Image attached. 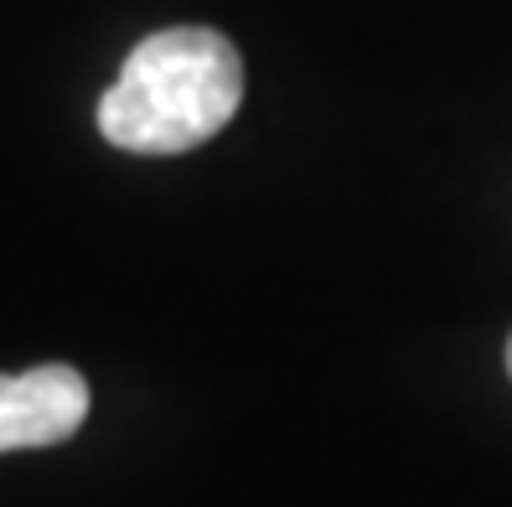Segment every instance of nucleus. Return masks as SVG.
I'll use <instances>...</instances> for the list:
<instances>
[{"label":"nucleus","mask_w":512,"mask_h":507,"mask_svg":"<svg viewBox=\"0 0 512 507\" xmlns=\"http://www.w3.org/2000/svg\"><path fill=\"white\" fill-rule=\"evenodd\" d=\"M244 104V57L213 26H166L130 47L99 99V135L130 156H182Z\"/></svg>","instance_id":"1"},{"label":"nucleus","mask_w":512,"mask_h":507,"mask_svg":"<svg viewBox=\"0 0 512 507\" xmlns=\"http://www.w3.org/2000/svg\"><path fill=\"white\" fill-rule=\"evenodd\" d=\"M88 420V383L68 363L0 373V456L63 445Z\"/></svg>","instance_id":"2"},{"label":"nucleus","mask_w":512,"mask_h":507,"mask_svg":"<svg viewBox=\"0 0 512 507\" xmlns=\"http://www.w3.org/2000/svg\"><path fill=\"white\" fill-rule=\"evenodd\" d=\"M507 373H512V342H507Z\"/></svg>","instance_id":"3"}]
</instances>
